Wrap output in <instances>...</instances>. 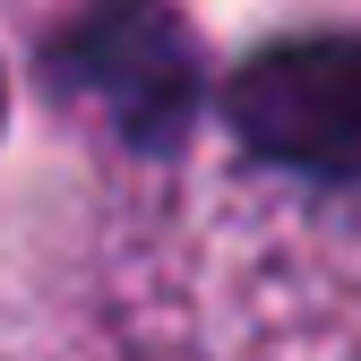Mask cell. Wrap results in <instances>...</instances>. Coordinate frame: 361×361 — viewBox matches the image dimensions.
I'll use <instances>...</instances> for the list:
<instances>
[{
	"mask_svg": "<svg viewBox=\"0 0 361 361\" xmlns=\"http://www.w3.org/2000/svg\"><path fill=\"white\" fill-rule=\"evenodd\" d=\"M0 121H9V78H0Z\"/></svg>",
	"mask_w": 361,
	"mask_h": 361,
	"instance_id": "2",
	"label": "cell"
},
{
	"mask_svg": "<svg viewBox=\"0 0 361 361\" xmlns=\"http://www.w3.org/2000/svg\"><path fill=\"white\" fill-rule=\"evenodd\" d=\"M52 86L86 104L121 147H172L198 112V43L164 0H95L52 43Z\"/></svg>",
	"mask_w": 361,
	"mask_h": 361,
	"instance_id": "1",
	"label": "cell"
}]
</instances>
